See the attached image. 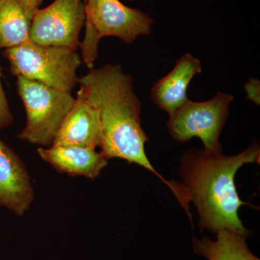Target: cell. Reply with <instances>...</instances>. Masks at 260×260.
Segmentation results:
<instances>
[{
	"label": "cell",
	"instance_id": "cell-1",
	"mask_svg": "<svg viewBox=\"0 0 260 260\" xmlns=\"http://www.w3.org/2000/svg\"><path fill=\"white\" fill-rule=\"evenodd\" d=\"M80 88L99 112L102 132L101 151L108 159L121 158L145 168L171 189L184 210L190 197L184 184L167 180L150 164L145 145L149 138L142 126L141 102L133 88L131 75L120 64H106L90 69L79 78Z\"/></svg>",
	"mask_w": 260,
	"mask_h": 260
},
{
	"label": "cell",
	"instance_id": "cell-2",
	"mask_svg": "<svg viewBox=\"0 0 260 260\" xmlns=\"http://www.w3.org/2000/svg\"><path fill=\"white\" fill-rule=\"evenodd\" d=\"M259 162L256 142L235 155H223V149L208 151L192 148L183 154L179 174L198 210L201 232L216 234L229 229L250 237V231L239 218V209L242 205H251L239 198L235 176L245 164Z\"/></svg>",
	"mask_w": 260,
	"mask_h": 260
},
{
	"label": "cell",
	"instance_id": "cell-3",
	"mask_svg": "<svg viewBox=\"0 0 260 260\" xmlns=\"http://www.w3.org/2000/svg\"><path fill=\"white\" fill-rule=\"evenodd\" d=\"M154 22L147 13L126 6L120 0H86L85 37L79 47L82 61L93 69L101 39L115 37L133 44L140 36L150 35Z\"/></svg>",
	"mask_w": 260,
	"mask_h": 260
},
{
	"label": "cell",
	"instance_id": "cell-4",
	"mask_svg": "<svg viewBox=\"0 0 260 260\" xmlns=\"http://www.w3.org/2000/svg\"><path fill=\"white\" fill-rule=\"evenodd\" d=\"M12 75L40 82L51 88L71 93L78 83L77 70L82 63L78 50L42 46L31 42L5 49Z\"/></svg>",
	"mask_w": 260,
	"mask_h": 260
},
{
	"label": "cell",
	"instance_id": "cell-5",
	"mask_svg": "<svg viewBox=\"0 0 260 260\" xmlns=\"http://www.w3.org/2000/svg\"><path fill=\"white\" fill-rule=\"evenodd\" d=\"M18 92L26 112V125L18 138L32 145L49 148L65 117L74 105L71 93L18 76Z\"/></svg>",
	"mask_w": 260,
	"mask_h": 260
},
{
	"label": "cell",
	"instance_id": "cell-6",
	"mask_svg": "<svg viewBox=\"0 0 260 260\" xmlns=\"http://www.w3.org/2000/svg\"><path fill=\"white\" fill-rule=\"evenodd\" d=\"M234 99L230 94L220 91L206 102L188 99L169 115L167 124L169 135L181 143L199 138L204 150L208 151L223 149L219 138L226 124L229 106Z\"/></svg>",
	"mask_w": 260,
	"mask_h": 260
},
{
	"label": "cell",
	"instance_id": "cell-7",
	"mask_svg": "<svg viewBox=\"0 0 260 260\" xmlns=\"http://www.w3.org/2000/svg\"><path fill=\"white\" fill-rule=\"evenodd\" d=\"M85 21L83 0H54L47 8L39 9L34 17L30 42L78 50Z\"/></svg>",
	"mask_w": 260,
	"mask_h": 260
},
{
	"label": "cell",
	"instance_id": "cell-8",
	"mask_svg": "<svg viewBox=\"0 0 260 260\" xmlns=\"http://www.w3.org/2000/svg\"><path fill=\"white\" fill-rule=\"evenodd\" d=\"M34 200L31 179L23 160L0 140V207L23 216Z\"/></svg>",
	"mask_w": 260,
	"mask_h": 260
},
{
	"label": "cell",
	"instance_id": "cell-9",
	"mask_svg": "<svg viewBox=\"0 0 260 260\" xmlns=\"http://www.w3.org/2000/svg\"><path fill=\"white\" fill-rule=\"evenodd\" d=\"M101 148L102 132L99 112L79 89L74 105L61 123L52 145Z\"/></svg>",
	"mask_w": 260,
	"mask_h": 260
},
{
	"label": "cell",
	"instance_id": "cell-10",
	"mask_svg": "<svg viewBox=\"0 0 260 260\" xmlns=\"http://www.w3.org/2000/svg\"><path fill=\"white\" fill-rule=\"evenodd\" d=\"M201 61L189 53L177 59L172 71L154 84L150 92L152 102L169 115L188 100L189 83L201 73Z\"/></svg>",
	"mask_w": 260,
	"mask_h": 260
},
{
	"label": "cell",
	"instance_id": "cell-11",
	"mask_svg": "<svg viewBox=\"0 0 260 260\" xmlns=\"http://www.w3.org/2000/svg\"><path fill=\"white\" fill-rule=\"evenodd\" d=\"M37 152L58 172L71 177L83 176L92 180L100 175L109 161L102 151L92 148L53 145L49 148L40 147Z\"/></svg>",
	"mask_w": 260,
	"mask_h": 260
},
{
	"label": "cell",
	"instance_id": "cell-12",
	"mask_svg": "<svg viewBox=\"0 0 260 260\" xmlns=\"http://www.w3.org/2000/svg\"><path fill=\"white\" fill-rule=\"evenodd\" d=\"M43 0H0V49L30 42L34 17Z\"/></svg>",
	"mask_w": 260,
	"mask_h": 260
},
{
	"label": "cell",
	"instance_id": "cell-13",
	"mask_svg": "<svg viewBox=\"0 0 260 260\" xmlns=\"http://www.w3.org/2000/svg\"><path fill=\"white\" fill-rule=\"evenodd\" d=\"M215 240L209 237L193 239L197 255L208 260H260L249 250L245 237L229 229L216 233Z\"/></svg>",
	"mask_w": 260,
	"mask_h": 260
},
{
	"label": "cell",
	"instance_id": "cell-14",
	"mask_svg": "<svg viewBox=\"0 0 260 260\" xmlns=\"http://www.w3.org/2000/svg\"><path fill=\"white\" fill-rule=\"evenodd\" d=\"M1 78L2 72L0 68V131L11 125L14 121V118L10 112L8 100L3 90Z\"/></svg>",
	"mask_w": 260,
	"mask_h": 260
},
{
	"label": "cell",
	"instance_id": "cell-15",
	"mask_svg": "<svg viewBox=\"0 0 260 260\" xmlns=\"http://www.w3.org/2000/svg\"><path fill=\"white\" fill-rule=\"evenodd\" d=\"M259 80L251 79L244 85L246 97L254 103L256 105H259Z\"/></svg>",
	"mask_w": 260,
	"mask_h": 260
},
{
	"label": "cell",
	"instance_id": "cell-16",
	"mask_svg": "<svg viewBox=\"0 0 260 260\" xmlns=\"http://www.w3.org/2000/svg\"><path fill=\"white\" fill-rule=\"evenodd\" d=\"M83 1H84V3H85H85H86V0H83Z\"/></svg>",
	"mask_w": 260,
	"mask_h": 260
},
{
	"label": "cell",
	"instance_id": "cell-17",
	"mask_svg": "<svg viewBox=\"0 0 260 260\" xmlns=\"http://www.w3.org/2000/svg\"><path fill=\"white\" fill-rule=\"evenodd\" d=\"M128 1H132V0H128Z\"/></svg>",
	"mask_w": 260,
	"mask_h": 260
}]
</instances>
